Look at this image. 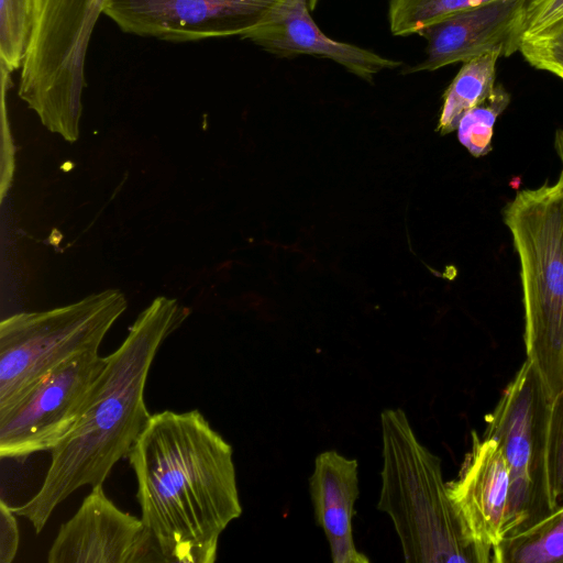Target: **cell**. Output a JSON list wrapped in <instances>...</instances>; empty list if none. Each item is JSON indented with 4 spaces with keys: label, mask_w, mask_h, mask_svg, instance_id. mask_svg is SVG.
Masks as SVG:
<instances>
[{
    "label": "cell",
    "mask_w": 563,
    "mask_h": 563,
    "mask_svg": "<svg viewBox=\"0 0 563 563\" xmlns=\"http://www.w3.org/2000/svg\"><path fill=\"white\" fill-rule=\"evenodd\" d=\"M145 527L166 562L213 563L242 514L232 446L198 410L151 415L128 454Z\"/></svg>",
    "instance_id": "obj_1"
},
{
    "label": "cell",
    "mask_w": 563,
    "mask_h": 563,
    "mask_svg": "<svg viewBox=\"0 0 563 563\" xmlns=\"http://www.w3.org/2000/svg\"><path fill=\"white\" fill-rule=\"evenodd\" d=\"M177 299L156 297L135 319L121 345L107 356L76 426L54 450L38 492L12 511L40 533L56 507L82 486L103 484L128 456L151 413L144 390L162 343L187 318Z\"/></svg>",
    "instance_id": "obj_2"
},
{
    "label": "cell",
    "mask_w": 563,
    "mask_h": 563,
    "mask_svg": "<svg viewBox=\"0 0 563 563\" xmlns=\"http://www.w3.org/2000/svg\"><path fill=\"white\" fill-rule=\"evenodd\" d=\"M382 489L406 562L490 563L492 551L467 532L448 494L441 459L416 437L405 411L385 409Z\"/></svg>",
    "instance_id": "obj_3"
},
{
    "label": "cell",
    "mask_w": 563,
    "mask_h": 563,
    "mask_svg": "<svg viewBox=\"0 0 563 563\" xmlns=\"http://www.w3.org/2000/svg\"><path fill=\"white\" fill-rule=\"evenodd\" d=\"M519 257L525 347L552 400L563 390V173L504 210Z\"/></svg>",
    "instance_id": "obj_4"
},
{
    "label": "cell",
    "mask_w": 563,
    "mask_h": 563,
    "mask_svg": "<svg viewBox=\"0 0 563 563\" xmlns=\"http://www.w3.org/2000/svg\"><path fill=\"white\" fill-rule=\"evenodd\" d=\"M106 0H32V31L18 95L49 132L79 137L85 63Z\"/></svg>",
    "instance_id": "obj_5"
},
{
    "label": "cell",
    "mask_w": 563,
    "mask_h": 563,
    "mask_svg": "<svg viewBox=\"0 0 563 563\" xmlns=\"http://www.w3.org/2000/svg\"><path fill=\"white\" fill-rule=\"evenodd\" d=\"M125 295L104 289L69 305L19 312L0 323V416L58 365L99 346L126 310Z\"/></svg>",
    "instance_id": "obj_6"
},
{
    "label": "cell",
    "mask_w": 563,
    "mask_h": 563,
    "mask_svg": "<svg viewBox=\"0 0 563 563\" xmlns=\"http://www.w3.org/2000/svg\"><path fill=\"white\" fill-rule=\"evenodd\" d=\"M550 404L536 367L527 358L485 417L483 435L498 443L510 475L504 536L537 522L555 507L547 467Z\"/></svg>",
    "instance_id": "obj_7"
},
{
    "label": "cell",
    "mask_w": 563,
    "mask_h": 563,
    "mask_svg": "<svg viewBox=\"0 0 563 563\" xmlns=\"http://www.w3.org/2000/svg\"><path fill=\"white\" fill-rule=\"evenodd\" d=\"M107 356L88 351L46 374L0 416V456L24 457L58 446L76 426Z\"/></svg>",
    "instance_id": "obj_8"
},
{
    "label": "cell",
    "mask_w": 563,
    "mask_h": 563,
    "mask_svg": "<svg viewBox=\"0 0 563 563\" xmlns=\"http://www.w3.org/2000/svg\"><path fill=\"white\" fill-rule=\"evenodd\" d=\"M282 0H106L121 31L168 42L243 36Z\"/></svg>",
    "instance_id": "obj_9"
},
{
    "label": "cell",
    "mask_w": 563,
    "mask_h": 563,
    "mask_svg": "<svg viewBox=\"0 0 563 563\" xmlns=\"http://www.w3.org/2000/svg\"><path fill=\"white\" fill-rule=\"evenodd\" d=\"M48 563L166 562L142 519L120 510L102 484L91 487L75 515L63 523Z\"/></svg>",
    "instance_id": "obj_10"
},
{
    "label": "cell",
    "mask_w": 563,
    "mask_h": 563,
    "mask_svg": "<svg viewBox=\"0 0 563 563\" xmlns=\"http://www.w3.org/2000/svg\"><path fill=\"white\" fill-rule=\"evenodd\" d=\"M528 0H495L454 13L419 33L427 41L426 57L405 74L433 71L473 58L519 51Z\"/></svg>",
    "instance_id": "obj_11"
},
{
    "label": "cell",
    "mask_w": 563,
    "mask_h": 563,
    "mask_svg": "<svg viewBox=\"0 0 563 563\" xmlns=\"http://www.w3.org/2000/svg\"><path fill=\"white\" fill-rule=\"evenodd\" d=\"M471 438V449L456 478L446 483L448 494L470 536L493 554L504 537L510 475L494 439L476 431Z\"/></svg>",
    "instance_id": "obj_12"
},
{
    "label": "cell",
    "mask_w": 563,
    "mask_h": 563,
    "mask_svg": "<svg viewBox=\"0 0 563 563\" xmlns=\"http://www.w3.org/2000/svg\"><path fill=\"white\" fill-rule=\"evenodd\" d=\"M308 2L282 0L262 23L241 38L277 56L313 55L331 59L366 81L385 69L402 65L400 60L331 38L313 21Z\"/></svg>",
    "instance_id": "obj_13"
},
{
    "label": "cell",
    "mask_w": 563,
    "mask_h": 563,
    "mask_svg": "<svg viewBox=\"0 0 563 563\" xmlns=\"http://www.w3.org/2000/svg\"><path fill=\"white\" fill-rule=\"evenodd\" d=\"M358 464L335 450L317 455L309 478L314 520L329 542L333 563H368L353 540L352 518L358 497Z\"/></svg>",
    "instance_id": "obj_14"
},
{
    "label": "cell",
    "mask_w": 563,
    "mask_h": 563,
    "mask_svg": "<svg viewBox=\"0 0 563 563\" xmlns=\"http://www.w3.org/2000/svg\"><path fill=\"white\" fill-rule=\"evenodd\" d=\"M494 563H563V503L493 548Z\"/></svg>",
    "instance_id": "obj_15"
},
{
    "label": "cell",
    "mask_w": 563,
    "mask_h": 563,
    "mask_svg": "<svg viewBox=\"0 0 563 563\" xmlns=\"http://www.w3.org/2000/svg\"><path fill=\"white\" fill-rule=\"evenodd\" d=\"M499 58L497 54H486L463 63L443 95L437 128L441 134L456 130L462 117L494 91Z\"/></svg>",
    "instance_id": "obj_16"
},
{
    "label": "cell",
    "mask_w": 563,
    "mask_h": 563,
    "mask_svg": "<svg viewBox=\"0 0 563 563\" xmlns=\"http://www.w3.org/2000/svg\"><path fill=\"white\" fill-rule=\"evenodd\" d=\"M495 0H389L388 25L395 36L418 34L463 10Z\"/></svg>",
    "instance_id": "obj_17"
},
{
    "label": "cell",
    "mask_w": 563,
    "mask_h": 563,
    "mask_svg": "<svg viewBox=\"0 0 563 563\" xmlns=\"http://www.w3.org/2000/svg\"><path fill=\"white\" fill-rule=\"evenodd\" d=\"M32 31V0H0V66L21 69Z\"/></svg>",
    "instance_id": "obj_18"
},
{
    "label": "cell",
    "mask_w": 563,
    "mask_h": 563,
    "mask_svg": "<svg viewBox=\"0 0 563 563\" xmlns=\"http://www.w3.org/2000/svg\"><path fill=\"white\" fill-rule=\"evenodd\" d=\"M509 101V93L497 85L487 99L460 120L456 129L459 140L473 156L486 155L492 150L495 122Z\"/></svg>",
    "instance_id": "obj_19"
},
{
    "label": "cell",
    "mask_w": 563,
    "mask_h": 563,
    "mask_svg": "<svg viewBox=\"0 0 563 563\" xmlns=\"http://www.w3.org/2000/svg\"><path fill=\"white\" fill-rule=\"evenodd\" d=\"M519 52L534 68L563 80V19L542 31L522 36Z\"/></svg>",
    "instance_id": "obj_20"
},
{
    "label": "cell",
    "mask_w": 563,
    "mask_h": 563,
    "mask_svg": "<svg viewBox=\"0 0 563 563\" xmlns=\"http://www.w3.org/2000/svg\"><path fill=\"white\" fill-rule=\"evenodd\" d=\"M547 467L554 506L563 503V390L551 400L547 429Z\"/></svg>",
    "instance_id": "obj_21"
},
{
    "label": "cell",
    "mask_w": 563,
    "mask_h": 563,
    "mask_svg": "<svg viewBox=\"0 0 563 563\" xmlns=\"http://www.w3.org/2000/svg\"><path fill=\"white\" fill-rule=\"evenodd\" d=\"M1 70V200L9 189L14 172V147L8 119L5 95L12 86L11 74L0 66Z\"/></svg>",
    "instance_id": "obj_22"
},
{
    "label": "cell",
    "mask_w": 563,
    "mask_h": 563,
    "mask_svg": "<svg viewBox=\"0 0 563 563\" xmlns=\"http://www.w3.org/2000/svg\"><path fill=\"white\" fill-rule=\"evenodd\" d=\"M563 19V0H528L525 35L533 34Z\"/></svg>",
    "instance_id": "obj_23"
},
{
    "label": "cell",
    "mask_w": 563,
    "mask_h": 563,
    "mask_svg": "<svg viewBox=\"0 0 563 563\" xmlns=\"http://www.w3.org/2000/svg\"><path fill=\"white\" fill-rule=\"evenodd\" d=\"M11 507L0 500V563H11L19 548V529Z\"/></svg>",
    "instance_id": "obj_24"
},
{
    "label": "cell",
    "mask_w": 563,
    "mask_h": 563,
    "mask_svg": "<svg viewBox=\"0 0 563 563\" xmlns=\"http://www.w3.org/2000/svg\"><path fill=\"white\" fill-rule=\"evenodd\" d=\"M554 148H555V152L558 154V157H559L561 166H562L561 173H563V130L562 129H559L555 132Z\"/></svg>",
    "instance_id": "obj_25"
}]
</instances>
